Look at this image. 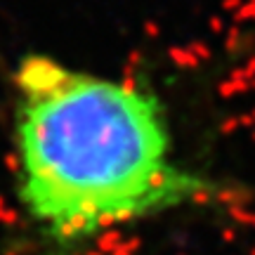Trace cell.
Wrapping results in <instances>:
<instances>
[{"instance_id":"1","label":"cell","mask_w":255,"mask_h":255,"mask_svg":"<svg viewBox=\"0 0 255 255\" xmlns=\"http://www.w3.org/2000/svg\"><path fill=\"white\" fill-rule=\"evenodd\" d=\"M14 199L45 255H83L114 232L222 203L191 168L163 102L132 78L28 55L14 69Z\"/></svg>"}]
</instances>
